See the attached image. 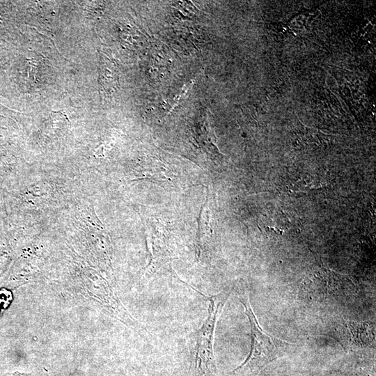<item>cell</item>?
Instances as JSON below:
<instances>
[{"label": "cell", "instance_id": "7a4b0ae2", "mask_svg": "<svg viewBox=\"0 0 376 376\" xmlns=\"http://www.w3.org/2000/svg\"><path fill=\"white\" fill-rule=\"evenodd\" d=\"M232 288H226L219 293L208 297L210 305L207 317L202 327L194 334L192 366L196 376H216L217 366L214 354V338L217 320L231 294Z\"/></svg>", "mask_w": 376, "mask_h": 376}, {"label": "cell", "instance_id": "6da1fadb", "mask_svg": "<svg viewBox=\"0 0 376 376\" xmlns=\"http://www.w3.org/2000/svg\"><path fill=\"white\" fill-rule=\"evenodd\" d=\"M237 290L238 297L245 309L251 326V345L249 355L244 362L231 372L235 375H257L273 361L286 354L295 344L265 333L260 327L253 311L246 290Z\"/></svg>", "mask_w": 376, "mask_h": 376}, {"label": "cell", "instance_id": "3957f363", "mask_svg": "<svg viewBox=\"0 0 376 376\" xmlns=\"http://www.w3.org/2000/svg\"><path fill=\"white\" fill-rule=\"evenodd\" d=\"M100 79L107 91H114L118 85V72L115 63L105 55L100 56Z\"/></svg>", "mask_w": 376, "mask_h": 376}, {"label": "cell", "instance_id": "277c9868", "mask_svg": "<svg viewBox=\"0 0 376 376\" xmlns=\"http://www.w3.org/2000/svg\"><path fill=\"white\" fill-rule=\"evenodd\" d=\"M12 299L11 293L5 290H0V310L8 306Z\"/></svg>", "mask_w": 376, "mask_h": 376}]
</instances>
